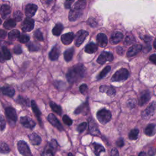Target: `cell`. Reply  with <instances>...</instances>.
<instances>
[{
    "mask_svg": "<svg viewBox=\"0 0 156 156\" xmlns=\"http://www.w3.org/2000/svg\"><path fill=\"white\" fill-rule=\"evenodd\" d=\"M4 58L2 54H1V51H0V61H1V62H4Z\"/></svg>",
    "mask_w": 156,
    "mask_h": 156,
    "instance_id": "obj_59",
    "label": "cell"
},
{
    "mask_svg": "<svg viewBox=\"0 0 156 156\" xmlns=\"http://www.w3.org/2000/svg\"><path fill=\"white\" fill-rule=\"evenodd\" d=\"M149 60L156 65V54H152L149 57Z\"/></svg>",
    "mask_w": 156,
    "mask_h": 156,
    "instance_id": "obj_56",
    "label": "cell"
},
{
    "mask_svg": "<svg viewBox=\"0 0 156 156\" xmlns=\"http://www.w3.org/2000/svg\"><path fill=\"white\" fill-rule=\"evenodd\" d=\"M74 0H66L64 4L65 7L66 9H70L71 8V5L72 4V3L73 2Z\"/></svg>",
    "mask_w": 156,
    "mask_h": 156,
    "instance_id": "obj_54",
    "label": "cell"
},
{
    "mask_svg": "<svg viewBox=\"0 0 156 156\" xmlns=\"http://www.w3.org/2000/svg\"><path fill=\"white\" fill-rule=\"evenodd\" d=\"M28 48L30 51H38L40 49V45L38 43H36L34 42H32L28 44Z\"/></svg>",
    "mask_w": 156,
    "mask_h": 156,
    "instance_id": "obj_41",
    "label": "cell"
},
{
    "mask_svg": "<svg viewBox=\"0 0 156 156\" xmlns=\"http://www.w3.org/2000/svg\"><path fill=\"white\" fill-rule=\"evenodd\" d=\"M2 52L3 54V57L5 60H10L11 58V54L7 47L2 46Z\"/></svg>",
    "mask_w": 156,
    "mask_h": 156,
    "instance_id": "obj_40",
    "label": "cell"
},
{
    "mask_svg": "<svg viewBox=\"0 0 156 156\" xmlns=\"http://www.w3.org/2000/svg\"><path fill=\"white\" fill-rule=\"evenodd\" d=\"M74 49L73 48H69L64 52L63 55H64V58H65V61L69 62L72 59L73 54H74Z\"/></svg>",
    "mask_w": 156,
    "mask_h": 156,
    "instance_id": "obj_29",
    "label": "cell"
},
{
    "mask_svg": "<svg viewBox=\"0 0 156 156\" xmlns=\"http://www.w3.org/2000/svg\"><path fill=\"white\" fill-rule=\"evenodd\" d=\"M133 41H134L133 37L132 35H127L126 37L124 43H125V44L129 45V44H132Z\"/></svg>",
    "mask_w": 156,
    "mask_h": 156,
    "instance_id": "obj_44",
    "label": "cell"
},
{
    "mask_svg": "<svg viewBox=\"0 0 156 156\" xmlns=\"http://www.w3.org/2000/svg\"><path fill=\"white\" fill-rule=\"evenodd\" d=\"M7 32L4 30H2L1 29L0 30V38H5V37L7 36Z\"/></svg>",
    "mask_w": 156,
    "mask_h": 156,
    "instance_id": "obj_55",
    "label": "cell"
},
{
    "mask_svg": "<svg viewBox=\"0 0 156 156\" xmlns=\"http://www.w3.org/2000/svg\"><path fill=\"white\" fill-rule=\"evenodd\" d=\"M156 110V102H152L143 112L142 116L144 118H148L152 116Z\"/></svg>",
    "mask_w": 156,
    "mask_h": 156,
    "instance_id": "obj_11",
    "label": "cell"
},
{
    "mask_svg": "<svg viewBox=\"0 0 156 156\" xmlns=\"http://www.w3.org/2000/svg\"><path fill=\"white\" fill-rule=\"evenodd\" d=\"M0 91H1V88H0Z\"/></svg>",
    "mask_w": 156,
    "mask_h": 156,
    "instance_id": "obj_64",
    "label": "cell"
},
{
    "mask_svg": "<svg viewBox=\"0 0 156 156\" xmlns=\"http://www.w3.org/2000/svg\"><path fill=\"white\" fill-rule=\"evenodd\" d=\"M138 133H139V130L138 129H132L129 134V138L130 140H135L137 139L138 138Z\"/></svg>",
    "mask_w": 156,
    "mask_h": 156,
    "instance_id": "obj_38",
    "label": "cell"
},
{
    "mask_svg": "<svg viewBox=\"0 0 156 156\" xmlns=\"http://www.w3.org/2000/svg\"><path fill=\"white\" fill-rule=\"evenodd\" d=\"M81 12L82 10L76 9L74 7H73L69 13V16H68L69 20L70 21H74L77 20L79 18L81 14Z\"/></svg>",
    "mask_w": 156,
    "mask_h": 156,
    "instance_id": "obj_14",
    "label": "cell"
},
{
    "mask_svg": "<svg viewBox=\"0 0 156 156\" xmlns=\"http://www.w3.org/2000/svg\"><path fill=\"white\" fill-rule=\"evenodd\" d=\"M99 91L102 93H105L108 96H113L115 94V90L111 86L102 85L99 88Z\"/></svg>",
    "mask_w": 156,
    "mask_h": 156,
    "instance_id": "obj_22",
    "label": "cell"
},
{
    "mask_svg": "<svg viewBox=\"0 0 156 156\" xmlns=\"http://www.w3.org/2000/svg\"><path fill=\"white\" fill-rule=\"evenodd\" d=\"M16 102L24 106H29V102L27 99H25L23 97H21L20 96H18V99H16Z\"/></svg>",
    "mask_w": 156,
    "mask_h": 156,
    "instance_id": "obj_42",
    "label": "cell"
},
{
    "mask_svg": "<svg viewBox=\"0 0 156 156\" xmlns=\"http://www.w3.org/2000/svg\"><path fill=\"white\" fill-rule=\"evenodd\" d=\"M87 110H88V104L87 102L82 104L81 105H80L79 107L77 108V109L74 111L75 114H79L83 113L84 114H86Z\"/></svg>",
    "mask_w": 156,
    "mask_h": 156,
    "instance_id": "obj_30",
    "label": "cell"
},
{
    "mask_svg": "<svg viewBox=\"0 0 156 156\" xmlns=\"http://www.w3.org/2000/svg\"><path fill=\"white\" fill-rule=\"evenodd\" d=\"M50 107L52 108V110L55 112L56 113H57L58 115H60L62 113V108L60 105L56 104L55 103H54V102H50L49 103Z\"/></svg>",
    "mask_w": 156,
    "mask_h": 156,
    "instance_id": "obj_35",
    "label": "cell"
},
{
    "mask_svg": "<svg viewBox=\"0 0 156 156\" xmlns=\"http://www.w3.org/2000/svg\"><path fill=\"white\" fill-rule=\"evenodd\" d=\"M20 37V32L18 30H12L8 34V38L10 40H15Z\"/></svg>",
    "mask_w": 156,
    "mask_h": 156,
    "instance_id": "obj_33",
    "label": "cell"
},
{
    "mask_svg": "<svg viewBox=\"0 0 156 156\" xmlns=\"http://www.w3.org/2000/svg\"><path fill=\"white\" fill-rule=\"evenodd\" d=\"M18 150L20 153L24 156L32 155L30 150L27 144V143L24 141H19L17 143Z\"/></svg>",
    "mask_w": 156,
    "mask_h": 156,
    "instance_id": "obj_5",
    "label": "cell"
},
{
    "mask_svg": "<svg viewBox=\"0 0 156 156\" xmlns=\"http://www.w3.org/2000/svg\"><path fill=\"white\" fill-rule=\"evenodd\" d=\"M146 155V154L144 152H141L139 154V155Z\"/></svg>",
    "mask_w": 156,
    "mask_h": 156,
    "instance_id": "obj_61",
    "label": "cell"
},
{
    "mask_svg": "<svg viewBox=\"0 0 156 156\" xmlns=\"http://www.w3.org/2000/svg\"><path fill=\"white\" fill-rule=\"evenodd\" d=\"M1 91L3 94L9 97H13L15 94L14 88L9 86H5L1 88Z\"/></svg>",
    "mask_w": 156,
    "mask_h": 156,
    "instance_id": "obj_23",
    "label": "cell"
},
{
    "mask_svg": "<svg viewBox=\"0 0 156 156\" xmlns=\"http://www.w3.org/2000/svg\"><path fill=\"white\" fill-rule=\"evenodd\" d=\"M116 144H117V146H119V147H122V146H123V145H124V141H123V140H122V138L119 139V140L116 141Z\"/></svg>",
    "mask_w": 156,
    "mask_h": 156,
    "instance_id": "obj_57",
    "label": "cell"
},
{
    "mask_svg": "<svg viewBox=\"0 0 156 156\" xmlns=\"http://www.w3.org/2000/svg\"><path fill=\"white\" fill-rule=\"evenodd\" d=\"M37 10V6L33 4H29L26 5L25 9V13L29 18L32 17Z\"/></svg>",
    "mask_w": 156,
    "mask_h": 156,
    "instance_id": "obj_12",
    "label": "cell"
},
{
    "mask_svg": "<svg viewBox=\"0 0 156 156\" xmlns=\"http://www.w3.org/2000/svg\"><path fill=\"white\" fill-rule=\"evenodd\" d=\"M87 126V123L86 122H83L78 126V127L77 128V130L79 133H82L86 129Z\"/></svg>",
    "mask_w": 156,
    "mask_h": 156,
    "instance_id": "obj_45",
    "label": "cell"
},
{
    "mask_svg": "<svg viewBox=\"0 0 156 156\" xmlns=\"http://www.w3.org/2000/svg\"><path fill=\"white\" fill-rule=\"evenodd\" d=\"M85 74V66L82 64L79 63L68 69L66 74V77L69 83H73L82 79L84 77Z\"/></svg>",
    "mask_w": 156,
    "mask_h": 156,
    "instance_id": "obj_1",
    "label": "cell"
},
{
    "mask_svg": "<svg viewBox=\"0 0 156 156\" xmlns=\"http://www.w3.org/2000/svg\"><path fill=\"white\" fill-rule=\"evenodd\" d=\"M11 12V9L8 5H2L0 8V14L3 18H5Z\"/></svg>",
    "mask_w": 156,
    "mask_h": 156,
    "instance_id": "obj_25",
    "label": "cell"
},
{
    "mask_svg": "<svg viewBox=\"0 0 156 156\" xmlns=\"http://www.w3.org/2000/svg\"><path fill=\"white\" fill-rule=\"evenodd\" d=\"M48 121L55 127H56L58 130L60 131H62L63 130V127L62 126V125L61 124V123L60 122V121L58 120V119L55 117V116L52 114V113H50L47 118Z\"/></svg>",
    "mask_w": 156,
    "mask_h": 156,
    "instance_id": "obj_8",
    "label": "cell"
},
{
    "mask_svg": "<svg viewBox=\"0 0 156 156\" xmlns=\"http://www.w3.org/2000/svg\"><path fill=\"white\" fill-rule=\"evenodd\" d=\"M13 51L16 54H20L22 52L21 46L20 45H16L13 48Z\"/></svg>",
    "mask_w": 156,
    "mask_h": 156,
    "instance_id": "obj_51",
    "label": "cell"
},
{
    "mask_svg": "<svg viewBox=\"0 0 156 156\" xmlns=\"http://www.w3.org/2000/svg\"><path fill=\"white\" fill-rule=\"evenodd\" d=\"M5 115L9 119L13 122H16L17 120V115L15 110L12 107H7L5 110Z\"/></svg>",
    "mask_w": 156,
    "mask_h": 156,
    "instance_id": "obj_15",
    "label": "cell"
},
{
    "mask_svg": "<svg viewBox=\"0 0 156 156\" xmlns=\"http://www.w3.org/2000/svg\"><path fill=\"white\" fill-rule=\"evenodd\" d=\"M129 76V71L126 68H121L118 70L112 77L111 80L113 82H120L126 80Z\"/></svg>",
    "mask_w": 156,
    "mask_h": 156,
    "instance_id": "obj_2",
    "label": "cell"
},
{
    "mask_svg": "<svg viewBox=\"0 0 156 156\" xmlns=\"http://www.w3.org/2000/svg\"><path fill=\"white\" fill-rule=\"evenodd\" d=\"M113 59V55L109 52H102L97 59V62L101 65L104 64L106 62H111Z\"/></svg>",
    "mask_w": 156,
    "mask_h": 156,
    "instance_id": "obj_6",
    "label": "cell"
},
{
    "mask_svg": "<svg viewBox=\"0 0 156 156\" xmlns=\"http://www.w3.org/2000/svg\"><path fill=\"white\" fill-rule=\"evenodd\" d=\"M146 44L144 45V46L143 47V51H144V52H149V51L151 50V46H150L149 42H146Z\"/></svg>",
    "mask_w": 156,
    "mask_h": 156,
    "instance_id": "obj_53",
    "label": "cell"
},
{
    "mask_svg": "<svg viewBox=\"0 0 156 156\" xmlns=\"http://www.w3.org/2000/svg\"><path fill=\"white\" fill-rule=\"evenodd\" d=\"M85 5H86V1L85 0H78L75 3L73 7L82 11V10L85 7Z\"/></svg>",
    "mask_w": 156,
    "mask_h": 156,
    "instance_id": "obj_36",
    "label": "cell"
},
{
    "mask_svg": "<svg viewBox=\"0 0 156 156\" xmlns=\"http://www.w3.org/2000/svg\"><path fill=\"white\" fill-rule=\"evenodd\" d=\"M87 24L91 27H95L97 25V23L94 18H90L87 21Z\"/></svg>",
    "mask_w": 156,
    "mask_h": 156,
    "instance_id": "obj_50",
    "label": "cell"
},
{
    "mask_svg": "<svg viewBox=\"0 0 156 156\" xmlns=\"http://www.w3.org/2000/svg\"><path fill=\"white\" fill-rule=\"evenodd\" d=\"M63 29V26L61 23H57L52 29V34L55 36H58L61 34Z\"/></svg>",
    "mask_w": 156,
    "mask_h": 156,
    "instance_id": "obj_31",
    "label": "cell"
},
{
    "mask_svg": "<svg viewBox=\"0 0 156 156\" xmlns=\"http://www.w3.org/2000/svg\"><path fill=\"white\" fill-rule=\"evenodd\" d=\"M79 90L81 93L85 94L87 91V85L86 84H82L79 87Z\"/></svg>",
    "mask_w": 156,
    "mask_h": 156,
    "instance_id": "obj_52",
    "label": "cell"
},
{
    "mask_svg": "<svg viewBox=\"0 0 156 156\" xmlns=\"http://www.w3.org/2000/svg\"><path fill=\"white\" fill-rule=\"evenodd\" d=\"M29 138L30 143L33 145H38L41 143V139L39 135L35 133H32L29 135Z\"/></svg>",
    "mask_w": 156,
    "mask_h": 156,
    "instance_id": "obj_24",
    "label": "cell"
},
{
    "mask_svg": "<svg viewBox=\"0 0 156 156\" xmlns=\"http://www.w3.org/2000/svg\"><path fill=\"white\" fill-rule=\"evenodd\" d=\"M20 122L24 127L30 129H32L35 126V122L28 116L21 117Z\"/></svg>",
    "mask_w": 156,
    "mask_h": 156,
    "instance_id": "obj_10",
    "label": "cell"
},
{
    "mask_svg": "<svg viewBox=\"0 0 156 156\" xmlns=\"http://www.w3.org/2000/svg\"><path fill=\"white\" fill-rule=\"evenodd\" d=\"M111 155H118V152L117 151V149H112L111 151Z\"/></svg>",
    "mask_w": 156,
    "mask_h": 156,
    "instance_id": "obj_58",
    "label": "cell"
},
{
    "mask_svg": "<svg viewBox=\"0 0 156 156\" xmlns=\"http://www.w3.org/2000/svg\"><path fill=\"white\" fill-rule=\"evenodd\" d=\"M16 21L13 19H9L6 20L4 23V27L7 29H10L15 27Z\"/></svg>",
    "mask_w": 156,
    "mask_h": 156,
    "instance_id": "obj_34",
    "label": "cell"
},
{
    "mask_svg": "<svg viewBox=\"0 0 156 156\" xmlns=\"http://www.w3.org/2000/svg\"><path fill=\"white\" fill-rule=\"evenodd\" d=\"M60 51L59 48L57 46H54L49 52V58L51 60H57L60 55Z\"/></svg>",
    "mask_w": 156,
    "mask_h": 156,
    "instance_id": "obj_21",
    "label": "cell"
},
{
    "mask_svg": "<svg viewBox=\"0 0 156 156\" xmlns=\"http://www.w3.org/2000/svg\"><path fill=\"white\" fill-rule=\"evenodd\" d=\"M31 107H32V110H33V112H34L35 115L37 116V119H38V121L40 124L41 125V119H40L41 112H40L39 108H38V107H37V104H35V102L34 101H31Z\"/></svg>",
    "mask_w": 156,
    "mask_h": 156,
    "instance_id": "obj_26",
    "label": "cell"
},
{
    "mask_svg": "<svg viewBox=\"0 0 156 156\" xmlns=\"http://www.w3.org/2000/svg\"><path fill=\"white\" fill-rule=\"evenodd\" d=\"M98 50V46L94 43H88L85 48V51L88 54H93Z\"/></svg>",
    "mask_w": 156,
    "mask_h": 156,
    "instance_id": "obj_27",
    "label": "cell"
},
{
    "mask_svg": "<svg viewBox=\"0 0 156 156\" xmlns=\"http://www.w3.org/2000/svg\"><path fill=\"white\" fill-rule=\"evenodd\" d=\"M74 38V34L73 32H68L62 35L61 40L64 44L68 45V44H69L73 41Z\"/></svg>",
    "mask_w": 156,
    "mask_h": 156,
    "instance_id": "obj_18",
    "label": "cell"
},
{
    "mask_svg": "<svg viewBox=\"0 0 156 156\" xmlns=\"http://www.w3.org/2000/svg\"><path fill=\"white\" fill-rule=\"evenodd\" d=\"M5 125H6V122H5L4 117L2 115H0V130L1 131H2L4 130L5 127Z\"/></svg>",
    "mask_w": 156,
    "mask_h": 156,
    "instance_id": "obj_46",
    "label": "cell"
},
{
    "mask_svg": "<svg viewBox=\"0 0 156 156\" xmlns=\"http://www.w3.org/2000/svg\"><path fill=\"white\" fill-rule=\"evenodd\" d=\"M155 132V126L154 124H148L144 129V133L147 136H152Z\"/></svg>",
    "mask_w": 156,
    "mask_h": 156,
    "instance_id": "obj_28",
    "label": "cell"
},
{
    "mask_svg": "<svg viewBox=\"0 0 156 156\" xmlns=\"http://www.w3.org/2000/svg\"><path fill=\"white\" fill-rule=\"evenodd\" d=\"M93 146L94 147V152L95 155H100V154L101 152H103L105 151L104 147L99 144L94 143L93 144Z\"/></svg>",
    "mask_w": 156,
    "mask_h": 156,
    "instance_id": "obj_32",
    "label": "cell"
},
{
    "mask_svg": "<svg viewBox=\"0 0 156 156\" xmlns=\"http://www.w3.org/2000/svg\"><path fill=\"white\" fill-rule=\"evenodd\" d=\"M123 38V34L120 32H116L113 33L110 39V41L112 44H115L119 43Z\"/></svg>",
    "mask_w": 156,
    "mask_h": 156,
    "instance_id": "obj_19",
    "label": "cell"
},
{
    "mask_svg": "<svg viewBox=\"0 0 156 156\" xmlns=\"http://www.w3.org/2000/svg\"><path fill=\"white\" fill-rule=\"evenodd\" d=\"M9 152L10 148L9 146L4 142H0V152L2 154H7Z\"/></svg>",
    "mask_w": 156,
    "mask_h": 156,
    "instance_id": "obj_39",
    "label": "cell"
},
{
    "mask_svg": "<svg viewBox=\"0 0 156 156\" xmlns=\"http://www.w3.org/2000/svg\"><path fill=\"white\" fill-rule=\"evenodd\" d=\"M151 94L149 91H144L141 93V96L139 100V105L140 106L144 105L145 104H146L150 99Z\"/></svg>",
    "mask_w": 156,
    "mask_h": 156,
    "instance_id": "obj_20",
    "label": "cell"
},
{
    "mask_svg": "<svg viewBox=\"0 0 156 156\" xmlns=\"http://www.w3.org/2000/svg\"><path fill=\"white\" fill-rule=\"evenodd\" d=\"M63 121L64 122V123L68 126H71L73 123V121L72 119L68 116V115H65L63 116Z\"/></svg>",
    "mask_w": 156,
    "mask_h": 156,
    "instance_id": "obj_47",
    "label": "cell"
},
{
    "mask_svg": "<svg viewBox=\"0 0 156 156\" xmlns=\"http://www.w3.org/2000/svg\"><path fill=\"white\" fill-rule=\"evenodd\" d=\"M2 23V21H1V20L0 19V24Z\"/></svg>",
    "mask_w": 156,
    "mask_h": 156,
    "instance_id": "obj_62",
    "label": "cell"
},
{
    "mask_svg": "<svg viewBox=\"0 0 156 156\" xmlns=\"http://www.w3.org/2000/svg\"><path fill=\"white\" fill-rule=\"evenodd\" d=\"M97 118L102 124H106L110 121L112 118L111 112L105 108L99 110L97 113Z\"/></svg>",
    "mask_w": 156,
    "mask_h": 156,
    "instance_id": "obj_3",
    "label": "cell"
},
{
    "mask_svg": "<svg viewBox=\"0 0 156 156\" xmlns=\"http://www.w3.org/2000/svg\"><path fill=\"white\" fill-rule=\"evenodd\" d=\"M88 32L84 30H80L77 32L76 34V39H75V44L76 46H80L82 43L84 41L86 37L88 36Z\"/></svg>",
    "mask_w": 156,
    "mask_h": 156,
    "instance_id": "obj_7",
    "label": "cell"
},
{
    "mask_svg": "<svg viewBox=\"0 0 156 156\" xmlns=\"http://www.w3.org/2000/svg\"><path fill=\"white\" fill-rule=\"evenodd\" d=\"M34 21L30 18H26L23 23L22 29L24 32H29L34 29Z\"/></svg>",
    "mask_w": 156,
    "mask_h": 156,
    "instance_id": "obj_9",
    "label": "cell"
},
{
    "mask_svg": "<svg viewBox=\"0 0 156 156\" xmlns=\"http://www.w3.org/2000/svg\"><path fill=\"white\" fill-rule=\"evenodd\" d=\"M89 130L91 134L93 135H99L100 133L97 124L91 118L89 119Z\"/></svg>",
    "mask_w": 156,
    "mask_h": 156,
    "instance_id": "obj_13",
    "label": "cell"
},
{
    "mask_svg": "<svg viewBox=\"0 0 156 156\" xmlns=\"http://www.w3.org/2000/svg\"><path fill=\"white\" fill-rule=\"evenodd\" d=\"M142 49L141 46L140 44H136L130 47L127 51V56L128 57H133L136 55Z\"/></svg>",
    "mask_w": 156,
    "mask_h": 156,
    "instance_id": "obj_17",
    "label": "cell"
},
{
    "mask_svg": "<svg viewBox=\"0 0 156 156\" xmlns=\"http://www.w3.org/2000/svg\"><path fill=\"white\" fill-rule=\"evenodd\" d=\"M68 155H72V154H69Z\"/></svg>",
    "mask_w": 156,
    "mask_h": 156,
    "instance_id": "obj_63",
    "label": "cell"
},
{
    "mask_svg": "<svg viewBox=\"0 0 156 156\" xmlns=\"http://www.w3.org/2000/svg\"><path fill=\"white\" fill-rule=\"evenodd\" d=\"M14 18L16 21H20L22 20L23 15L20 11H16L14 13Z\"/></svg>",
    "mask_w": 156,
    "mask_h": 156,
    "instance_id": "obj_49",
    "label": "cell"
},
{
    "mask_svg": "<svg viewBox=\"0 0 156 156\" xmlns=\"http://www.w3.org/2000/svg\"><path fill=\"white\" fill-rule=\"evenodd\" d=\"M34 37L39 41H43V37L42 33L40 30H36L34 32Z\"/></svg>",
    "mask_w": 156,
    "mask_h": 156,
    "instance_id": "obj_43",
    "label": "cell"
},
{
    "mask_svg": "<svg viewBox=\"0 0 156 156\" xmlns=\"http://www.w3.org/2000/svg\"><path fill=\"white\" fill-rule=\"evenodd\" d=\"M19 41L21 43H26L29 41V37L26 35H22L19 37Z\"/></svg>",
    "mask_w": 156,
    "mask_h": 156,
    "instance_id": "obj_48",
    "label": "cell"
},
{
    "mask_svg": "<svg viewBox=\"0 0 156 156\" xmlns=\"http://www.w3.org/2000/svg\"><path fill=\"white\" fill-rule=\"evenodd\" d=\"M58 146L57 142L55 140H52L46 146L43 152L41 153L42 155H54L55 151Z\"/></svg>",
    "mask_w": 156,
    "mask_h": 156,
    "instance_id": "obj_4",
    "label": "cell"
},
{
    "mask_svg": "<svg viewBox=\"0 0 156 156\" xmlns=\"http://www.w3.org/2000/svg\"><path fill=\"white\" fill-rule=\"evenodd\" d=\"M110 66H107L106 67H105L103 70L99 74V75L97 76V79H102L104 77H105L108 73V72L110 71Z\"/></svg>",
    "mask_w": 156,
    "mask_h": 156,
    "instance_id": "obj_37",
    "label": "cell"
},
{
    "mask_svg": "<svg viewBox=\"0 0 156 156\" xmlns=\"http://www.w3.org/2000/svg\"><path fill=\"white\" fill-rule=\"evenodd\" d=\"M96 40L98 45L102 48L105 47L108 43L107 36L102 33H99V34H98L96 37Z\"/></svg>",
    "mask_w": 156,
    "mask_h": 156,
    "instance_id": "obj_16",
    "label": "cell"
},
{
    "mask_svg": "<svg viewBox=\"0 0 156 156\" xmlns=\"http://www.w3.org/2000/svg\"><path fill=\"white\" fill-rule=\"evenodd\" d=\"M154 48L156 49V38L155 39V40H154Z\"/></svg>",
    "mask_w": 156,
    "mask_h": 156,
    "instance_id": "obj_60",
    "label": "cell"
}]
</instances>
